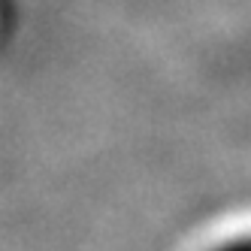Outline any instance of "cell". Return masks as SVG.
Returning a JSON list of instances; mask_svg holds the SVG:
<instances>
[{
    "mask_svg": "<svg viewBox=\"0 0 251 251\" xmlns=\"http://www.w3.org/2000/svg\"><path fill=\"white\" fill-rule=\"evenodd\" d=\"M212 251H251V233H242V236H233V239H224L218 242Z\"/></svg>",
    "mask_w": 251,
    "mask_h": 251,
    "instance_id": "obj_1",
    "label": "cell"
}]
</instances>
